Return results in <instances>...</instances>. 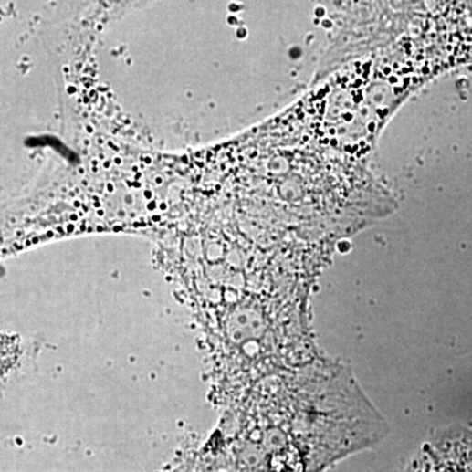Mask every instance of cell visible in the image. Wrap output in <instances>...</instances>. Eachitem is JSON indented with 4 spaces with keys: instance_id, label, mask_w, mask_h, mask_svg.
Segmentation results:
<instances>
[{
    "instance_id": "1",
    "label": "cell",
    "mask_w": 472,
    "mask_h": 472,
    "mask_svg": "<svg viewBox=\"0 0 472 472\" xmlns=\"http://www.w3.org/2000/svg\"><path fill=\"white\" fill-rule=\"evenodd\" d=\"M404 472H472V435L454 431L429 442Z\"/></svg>"
}]
</instances>
